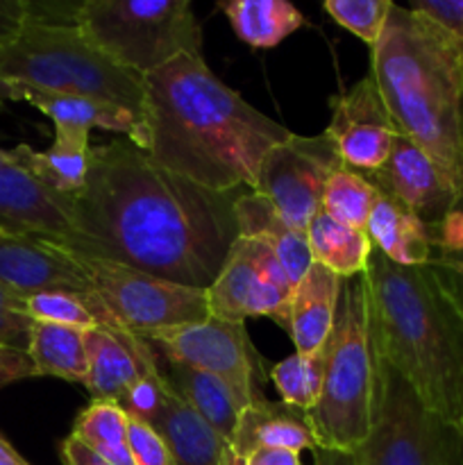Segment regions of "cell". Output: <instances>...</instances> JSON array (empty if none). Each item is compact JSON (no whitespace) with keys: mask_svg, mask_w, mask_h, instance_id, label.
I'll use <instances>...</instances> for the list:
<instances>
[{"mask_svg":"<svg viewBox=\"0 0 463 465\" xmlns=\"http://www.w3.org/2000/svg\"><path fill=\"white\" fill-rule=\"evenodd\" d=\"M30 18V0H0V45L12 41Z\"/></svg>","mask_w":463,"mask_h":465,"instance_id":"39","label":"cell"},{"mask_svg":"<svg viewBox=\"0 0 463 465\" xmlns=\"http://www.w3.org/2000/svg\"><path fill=\"white\" fill-rule=\"evenodd\" d=\"M221 465H245V459H241L239 454L232 452L230 448H225V452H222Z\"/></svg>","mask_w":463,"mask_h":465,"instance_id":"44","label":"cell"},{"mask_svg":"<svg viewBox=\"0 0 463 465\" xmlns=\"http://www.w3.org/2000/svg\"><path fill=\"white\" fill-rule=\"evenodd\" d=\"M377 354L457 430L463 409V321L429 266H398L372 248L363 272Z\"/></svg>","mask_w":463,"mask_h":465,"instance_id":"4","label":"cell"},{"mask_svg":"<svg viewBox=\"0 0 463 465\" xmlns=\"http://www.w3.org/2000/svg\"><path fill=\"white\" fill-rule=\"evenodd\" d=\"M0 465H32V463H27L25 459H23L21 454H18L16 450H14L12 445L0 436Z\"/></svg>","mask_w":463,"mask_h":465,"instance_id":"43","label":"cell"},{"mask_svg":"<svg viewBox=\"0 0 463 465\" xmlns=\"http://www.w3.org/2000/svg\"><path fill=\"white\" fill-rule=\"evenodd\" d=\"M313 459H316V465H361L357 450L316 448L313 450Z\"/></svg>","mask_w":463,"mask_h":465,"instance_id":"42","label":"cell"},{"mask_svg":"<svg viewBox=\"0 0 463 465\" xmlns=\"http://www.w3.org/2000/svg\"><path fill=\"white\" fill-rule=\"evenodd\" d=\"M0 100L27 103L53 121L54 127H82V130L121 132L130 143H139V118L113 104L82 95L57 94V91L34 89L18 82H0Z\"/></svg>","mask_w":463,"mask_h":465,"instance_id":"19","label":"cell"},{"mask_svg":"<svg viewBox=\"0 0 463 465\" xmlns=\"http://www.w3.org/2000/svg\"><path fill=\"white\" fill-rule=\"evenodd\" d=\"M136 148L209 191H252L263 157L291 132L222 84L202 54L143 77Z\"/></svg>","mask_w":463,"mask_h":465,"instance_id":"2","label":"cell"},{"mask_svg":"<svg viewBox=\"0 0 463 465\" xmlns=\"http://www.w3.org/2000/svg\"><path fill=\"white\" fill-rule=\"evenodd\" d=\"M409 9L422 14L431 23L463 41V0H416L409 5Z\"/></svg>","mask_w":463,"mask_h":465,"instance_id":"37","label":"cell"},{"mask_svg":"<svg viewBox=\"0 0 463 465\" xmlns=\"http://www.w3.org/2000/svg\"><path fill=\"white\" fill-rule=\"evenodd\" d=\"M372 248L398 266H429L436 248V227L379 193L366 225Z\"/></svg>","mask_w":463,"mask_h":465,"instance_id":"24","label":"cell"},{"mask_svg":"<svg viewBox=\"0 0 463 465\" xmlns=\"http://www.w3.org/2000/svg\"><path fill=\"white\" fill-rule=\"evenodd\" d=\"M71 436L113 465H134L127 443V413L121 404L91 402L77 413Z\"/></svg>","mask_w":463,"mask_h":465,"instance_id":"29","label":"cell"},{"mask_svg":"<svg viewBox=\"0 0 463 465\" xmlns=\"http://www.w3.org/2000/svg\"><path fill=\"white\" fill-rule=\"evenodd\" d=\"M127 443L134 465H175L171 450L162 436L134 416H127Z\"/></svg>","mask_w":463,"mask_h":465,"instance_id":"35","label":"cell"},{"mask_svg":"<svg viewBox=\"0 0 463 465\" xmlns=\"http://www.w3.org/2000/svg\"><path fill=\"white\" fill-rule=\"evenodd\" d=\"M343 280L313 262L291 298V330L295 352L316 354L334 330Z\"/></svg>","mask_w":463,"mask_h":465,"instance_id":"22","label":"cell"},{"mask_svg":"<svg viewBox=\"0 0 463 465\" xmlns=\"http://www.w3.org/2000/svg\"><path fill=\"white\" fill-rule=\"evenodd\" d=\"M143 422L171 450L175 465H221L227 443L195 413V409L166 380L163 393Z\"/></svg>","mask_w":463,"mask_h":465,"instance_id":"20","label":"cell"},{"mask_svg":"<svg viewBox=\"0 0 463 465\" xmlns=\"http://www.w3.org/2000/svg\"><path fill=\"white\" fill-rule=\"evenodd\" d=\"M23 304H25V313L27 318H32V322H50V325L80 327V330L112 327L118 322L98 295L86 302L73 293L50 291V293L25 295Z\"/></svg>","mask_w":463,"mask_h":465,"instance_id":"30","label":"cell"},{"mask_svg":"<svg viewBox=\"0 0 463 465\" xmlns=\"http://www.w3.org/2000/svg\"><path fill=\"white\" fill-rule=\"evenodd\" d=\"M331 118L322 134L331 141L340 162L359 173L377 171L393 150L398 127L375 77L368 73L345 94L330 100Z\"/></svg>","mask_w":463,"mask_h":465,"instance_id":"13","label":"cell"},{"mask_svg":"<svg viewBox=\"0 0 463 465\" xmlns=\"http://www.w3.org/2000/svg\"><path fill=\"white\" fill-rule=\"evenodd\" d=\"M59 457H62L64 465H113L107 459H103L100 454H95L94 450L86 448L84 443L75 439V436H66L59 445Z\"/></svg>","mask_w":463,"mask_h":465,"instance_id":"40","label":"cell"},{"mask_svg":"<svg viewBox=\"0 0 463 465\" xmlns=\"http://www.w3.org/2000/svg\"><path fill=\"white\" fill-rule=\"evenodd\" d=\"M377 348L366 275L343 280L334 330L325 343V375L309 411L318 448L359 450L372 425Z\"/></svg>","mask_w":463,"mask_h":465,"instance_id":"6","label":"cell"},{"mask_svg":"<svg viewBox=\"0 0 463 465\" xmlns=\"http://www.w3.org/2000/svg\"><path fill=\"white\" fill-rule=\"evenodd\" d=\"M0 234L53 241L64 248L77 241L68 198L32 177L9 150H0Z\"/></svg>","mask_w":463,"mask_h":465,"instance_id":"14","label":"cell"},{"mask_svg":"<svg viewBox=\"0 0 463 465\" xmlns=\"http://www.w3.org/2000/svg\"><path fill=\"white\" fill-rule=\"evenodd\" d=\"M168 363V371L163 372L171 381L172 389L195 409L200 418L230 445L232 434H234L239 413L243 411L236 395L232 393L230 386L209 372L195 371V368L184 366V363Z\"/></svg>","mask_w":463,"mask_h":465,"instance_id":"26","label":"cell"},{"mask_svg":"<svg viewBox=\"0 0 463 465\" xmlns=\"http://www.w3.org/2000/svg\"><path fill=\"white\" fill-rule=\"evenodd\" d=\"M0 284L21 298L62 291L82 300H94L95 291L62 245L30 236L0 234Z\"/></svg>","mask_w":463,"mask_h":465,"instance_id":"17","label":"cell"},{"mask_svg":"<svg viewBox=\"0 0 463 465\" xmlns=\"http://www.w3.org/2000/svg\"><path fill=\"white\" fill-rule=\"evenodd\" d=\"M27 354L36 377H57L71 384H84L89 375L86 330L50 322H32Z\"/></svg>","mask_w":463,"mask_h":465,"instance_id":"25","label":"cell"},{"mask_svg":"<svg viewBox=\"0 0 463 465\" xmlns=\"http://www.w3.org/2000/svg\"><path fill=\"white\" fill-rule=\"evenodd\" d=\"M218 7L252 48H272L304 25V14L286 0H225Z\"/></svg>","mask_w":463,"mask_h":465,"instance_id":"28","label":"cell"},{"mask_svg":"<svg viewBox=\"0 0 463 465\" xmlns=\"http://www.w3.org/2000/svg\"><path fill=\"white\" fill-rule=\"evenodd\" d=\"M64 252L89 280L109 313L141 339L150 331L202 322L212 316L207 291L159 280L98 254L77 252L71 248H64Z\"/></svg>","mask_w":463,"mask_h":465,"instance_id":"9","label":"cell"},{"mask_svg":"<svg viewBox=\"0 0 463 465\" xmlns=\"http://www.w3.org/2000/svg\"><path fill=\"white\" fill-rule=\"evenodd\" d=\"M73 23L127 71L145 77L180 54H202V30L189 0H86Z\"/></svg>","mask_w":463,"mask_h":465,"instance_id":"7","label":"cell"},{"mask_svg":"<svg viewBox=\"0 0 463 465\" xmlns=\"http://www.w3.org/2000/svg\"><path fill=\"white\" fill-rule=\"evenodd\" d=\"M245 465H302L300 463V454L293 450H277V448H263L250 454L245 459Z\"/></svg>","mask_w":463,"mask_h":465,"instance_id":"41","label":"cell"},{"mask_svg":"<svg viewBox=\"0 0 463 465\" xmlns=\"http://www.w3.org/2000/svg\"><path fill=\"white\" fill-rule=\"evenodd\" d=\"M9 153L32 177L57 195H75L84 186L91 166V132L82 127H54L53 145L36 153L21 143Z\"/></svg>","mask_w":463,"mask_h":465,"instance_id":"23","label":"cell"},{"mask_svg":"<svg viewBox=\"0 0 463 465\" xmlns=\"http://www.w3.org/2000/svg\"><path fill=\"white\" fill-rule=\"evenodd\" d=\"M234 216L239 236L266 243L275 252V257L280 259L281 266H284L291 284L298 286L300 280L307 275V271L313 263L307 234L291 227L277 213L271 200L254 193V191H243L236 198Z\"/></svg>","mask_w":463,"mask_h":465,"instance_id":"21","label":"cell"},{"mask_svg":"<svg viewBox=\"0 0 463 465\" xmlns=\"http://www.w3.org/2000/svg\"><path fill=\"white\" fill-rule=\"evenodd\" d=\"M357 457L361 465H463V443L458 431L377 354L372 425Z\"/></svg>","mask_w":463,"mask_h":465,"instance_id":"8","label":"cell"},{"mask_svg":"<svg viewBox=\"0 0 463 465\" xmlns=\"http://www.w3.org/2000/svg\"><path fill=\"white\" fill-rule=\"evenodd\" d=\"M0 82L98 100L125 109L141 123L143 77L95 48L75 23L30 18L0 45Z\"/></svg>","mask_w":463,"mask_h":465,"instance_id":"5","label":"cell"},{"mask_svg":"<svg viewBox=\"0 0 463 465\" xmlns=\"http://www.w3.org/2000/svg\"><path fill=\"white\" fill-rule=\"evenodd\" d=\"M293 291L275 252L261 241L239 236L207 289L209 313L239 325H245L248 318L268 316L289 331Z\"/></svg>","mask_w":463,"mask_h":465,"instance_id":"11","label":"cell"},{"mask_svg":"<svg viewBox=\"0 0 463 465\" xmlns=\"http://www.w3.org/2000/svg\"><path fill=\"white\" fill-rule=\"evenodd\" d=\"M241 193L204 189L130 141H112L94 148L84 186L68 195L77 236L71 250L207 291L239 239Z\"/></svg>","mask_w":463,"mask_h":465,"instance_id":"1","label":"cell"},{"mask_svg":"<svg viewBox=\"0 0 463 465\" xmlns=\"http://www.w3.org/2000/svg\"><path fill=\"white\" fill-rule=\"evenodd\" d=\"M370 75L399 134L434 162L463 200V41L393 5Z\"/></svg>","mask_w":463,"mask_h":465,"instance_id":"3","label":"cell"},{"mask_svg":"<svg viewBox=\"0 0 463 465\" xmlns=\"http://www.w3.org/2000/svg\"><path fill=\"white\" fill-rule=\"evenodd\" d=\"M345 166L325 134L291 136L277 143L259 166L254 193L271 200L281 218L307 234L309 223L322 209L330 177Z\"/></svg>","mask_w":463,"mask_h":465,"instance_id":"12","label":"cell"},{"mask_svg":"<svg viewBox=\"0 0 463 465\" xmlns=\"http://www.w3.org/2000/svg\"><path fill=\"white\" fill-rule=\"evenodd\" d=\"M86 352L89 375L84 386L94 402H116L125 409L163 375L154 350L130 330H86Z\"/></svg>","mask_w":463,"mask_h":465,"instance_id":"16","label":"cell"},{"mask_svg":"<svg viewBox=\"0 0 463 465\" xmlns=\"http://www.w3.org/2000/svg\"><path fill=\"white\" fill-rule=\"evenodd\" d=\"M457 431H458V436H461V443H463V409H461V418H458Z\"/></svg>","mask_w":463,"mask_h":465,"instance_id":"45","label":"cell"},{"mask_svg":"<svg viewBox=\"0 0 463 465\" xmlns=\"http://www.w3.org/2000/svg\"><path fill=\"white\" fill-rule=\"evenodd\" d=\"M32 377H36V371L30 354L25 350L0 345V389L16 384V381L32 380Z\"/></svg>","mask_w":463,"mask_h":465,"instance_id":"38","label":"cell"},{"mask_svg":"<svg viewBox=\"0 0 463 465\" xmlns=\"http://www.w3.org/2000/svg\"><path fill=\"white\" fill-rule=\"evenodd\" d=\"M429 268L463 321V203L443 225L436 227V248Z\"/></svg>","mask_w":463,"mask_h":465,"instance_id":"33","label":"cell"},{"mask_svg":"<svg viewBox=\"0 0 463 465\" xmlns=\"http://www.w3.org/2000/svg\"><path fill=\"white\" fill-rule=\"evenodd\" d=\"M32 318H27L23 298L0 284V345L27 350Z\"/></svg>","mask_w":463,"mask_h":465,"instance_id":"36","label":"cell"},{"mask_svg":"<svg viewBox=\"0 0 463 465\" xmlns=\"http://www.w3.org/2000/svg\"><path fill=\"white\" fill-rule=\"evenodd\" d=\"M322 375H325V348L316 354L293 352L271 371V380L277 393L281 395V402L302 411H311L318 404Z\"/></svg>","mask_w":463,"mask_h":465,"instance_id":"32","label":"cell"},{"mask_svg":"<svg viewBox=\"0 0 463 465\" xmlns=\"http://www.w3.org/2000/svg\"><path fill=\"white\" fill-rule=\"evenodd\" d=\"M143 341L166 361L184 363L225 381L243 409L263 398V366L245 325L209 316L202 322L150 331Z\"/></svg>","mask_w":463,"mask_h":465,"instance_id":"10","label":"cell"},{"mask_svg":"<svg viewBox=\"0 0 463 465\" xmlns=\"http://www.w3.org/2000/svg\"><path fill=\"white\" fill-rule=\"evenodd\" d=\"M361 175L381 195L402 204L429 227L443 225L463 203L434 162L399 132L389 159L377 171Z\"/></svg>","mask_w":463,"mask_h":465,"instance_id":"15","label":"cell"},{"mask_svg":"<svg viewBox=\"0 0 463 465\" xmlns=\"http://www.w3.org/2000/svg\"><path fill=\"white\" fill-rule=\"evenodd\" d=\"M227 448L241 459H248L250 454L263 448L293 450L298 454L302 450L313 452L318 440L309 411L291 407L281 400L259 398L239 413Z\"/></svg>","mask_w":463,"mask_h":465,"instance_id":"18","label":"cell"},{"mask_svg":"<svg viewBox=\"0 0 463 465\" xmlns=\"http://www.w3.org/2000/svg\"><path fill=\"white\" fill-rule=\"evenodd\" d=\"M379 191L359 171L340 166L330 177L322 193V212L354 230H366Z\"/></svg>","mask_w":463,"mask_h":465,"instance_id":"31","label":"cell"},{"mask_svg":"<svg viewBox=\"0 0 463 465\" xmlns=\"http://www.w3.org/2000/svg\"><path fill=\"white\" fill-rule=\"evenodd\" d=\"M393 5L395 3H390V0H325L322 9L340 27L350 30L363 44L375 48L384 35Z\"/></svg>","mask_w":463,"mask_h":465,"instance_id":"34","label":"cell"},{"mask_svg":"<svg viewBox=\"0 0 463 465\" xmlns=\"http://www.w3.org/2000/svg\"><path fill=\"white\" fill-rule=\"evenodd\" d=\"M307 241L313 262L325 266L340 280H352L368 271L372 241L366 230L343 225L320 209L309 223Z\"/></svg>","mask_w":463,"mask_h":465,"instance_id":"27","label":"cell"}]
</instances>
